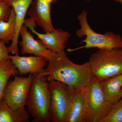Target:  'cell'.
<instances>
[{"mask_svg":"<svg viewBox=\"0 0 122 122\" xmlns=\"http://www.w3.org/2000/svg\"><path fill=\"white\" fill-rule=\"evenodd\" d=\"M40 74L49 82L56 81L65 84L74 90L87 86L92 77L88 62L82 65L72 62L66 52L55 53Z\"/></svg>","mask_w":122,"mask_h":122,"instance_id":"obj_1","label":"cell"},{"mask_svg":"<svg viewBox=\"0 0 122 122\" xmlns=\"http://www.w3.org/2000/svg\"><path fill=\"white\" fill-rule=\"evenodd\" d=\"M50 93L49 82L39 73L33 75L27 97L28 111L32 122H49Z\"/></svg>","mask_w":122,"mask_h":122,"instance_id":"obj_2","label":"cell"},{"mask_svg":"<svg viewBox=\"0 0 122 122\" xmlns=\"http://www.w3.org/2000/svg\"><path fill=\"white\" fill-rule=\"evenodd\" d=\"M87 12L83 10L78 16L81 28L76 32L78 37L86 36L79 44L85 43V45L76 48L69 49L67 51L72 52L82 48L89 49L97 48L98 49L111 50L114 48H122V37L119 34L107 32L104 34L96 32L92 29L87 20Z\"/></svg>","mask_w":122,"mask_h":122,"instance_id":"obj_3","label":"cell"},{"mask_svg":"<svg viewBox=\"0 0 122 122\" xmlns=\"http://www.w3.org/2000/svg\"><path fill=\"white\" fill-rule=\"evenodd\" d=\"M93 77L102 81L122 74V48L99 49L88 61Z\"/></svg>","mask_w":122,"mask_h":122,"instance_id":"obj_4","label":"cell"},{"mask_svg":"<svg viewBox=\"0 0 122 122\" xmlns=\"http://www.w3.org/2000/svg\"><path fill=\"white\" fill-rule=\"evenodd\" d=\"M101 81L93 77L87 86L85 97V122H101L113 105L105 98Z\"/></svg>","mask_w":122,"mask_h":122,"instance_id":"obj_5","label":"cell"},{"mask_svg":"<svg viewBox=\"0 0 122 122\" xmlns=\"http://www.w3.org/2000/svg\"><path fill=\"white\" fill-rule=\"evenodd\" d=\"M49 118L52 122H66L70 101L74 90L56 81L49 82Z\"/></svg>","mask_w":122,"mask_h":122,"instance_id":"obj_6","label":"cell"},{"mask_svg":"<svg viewBox=\"0 0 122 122\" xmlns=\"http://www.w3.org/2000/svg\"><path fill=\"white\" fill-rule=\"evenodd\" d=\"M14 76L13 80L8 81L2 99L11 109L15 110L26 106L33 74H30L28 77Z\"/></svg>","mask_w":122,"mask_h":122,"instance_id":"obj_7","label":"cell"},{"mask_svg":"<svg viewBox=\"0 0 122 122\" xmlns=\"http://www.w3.org/2000/svg\"><path fill=\"white\" fill-rule=\"evenodd\" d=\"M36 22L30 18L25 19L24 24L37 36L44 46L55 53L65 52V50L71 35L62 29H56L53 32L45 34L37 32L35 29Z\"/></svg>","mask_w":122,"mask_h":122,"instance_id":"obj_8","label":"cell"},{"mask_svg":"<svg viewBox=\"0 0 122 122\" xmlns=\"http://www.w3.org/2000/svg\"><path fill=\"white\" fill-rule=\"evenodd\" d=\"M54 0H34L31 8L28 12L30 18L41 27L44 32H53L55 30L51 17V4Z\"/></svg>","mask_w":122,"mask_h":122,"instance_id":"obj_9","label":"cell"},{"mask_svg":"<svg viewBox=\"0 0 122 122\" xmlns=\"http://www.w3.org/2000/svg\"><path fill=\"white\" fill-rule=\"evenodd\" d=\"M20 35L22 38V41L20 42L21 54H32L42 57L47 61L52 58L54 52L46 48L40 40H35L28 31V27L25 24L21 29Z\"/></svg>","mask_w":122,"mask_h":122,"instance_id":"obj_10","label":"cell"},{"mask_svg":"<svg viewBox=\"0 0 122 122\" xmlns=\"http://www.w3.org/2000/svg\"><path fill=\"white\" fill-rule=\"evenodd\" d=\"M9 5L15 12L16 19V32L13 40L8 49L9 53H12L15 55H19L18 48V39L20 30L23 25L25 17L30 6L33 0H5Z\"/></svg>","mask_w":122,"mask_h":122,"instance_id":"obj_11","label":"cell"},{"mask_svg":"<svg viewBox=\"0 0 122 122\" xmlns=\"http://www.w3.org/2000/svg\"><path fill=\"white\" fill-rule=\"evenodd\" d=\"M10 59L16 66L18 75H26L28 74L39 73L47 65V61L39 56H20L19 55L10 56Z\"/></svg>","mask_w":122,"mask_h":122,"instance_id":"obj_12","label":"cell"},{"mask_svg":"<svg viewBox=\"0 0 122 122\" xmlns=\"http://www.w3.org/2000/svg\"><path fill=\"white\" fill-rule=\"evenodd\" d=\"M87 86L74 91L70 101L66 122H85V97Z\"/></svg>","mask_w":122,"mask_h":122,"instance_id":"obj_13","label":"cell"},{"mask_svg":"<svg viewBox=\"0 0 122 122\" xmlns=\"http://www.w3.org/2000/svg\"><path fill=\"white\" fill-rule=\"evenodd\" d=\"M101 85L105 98L112 105L122 98V74L102 81Z\"/></svg>","mask_w":122,"mask_h":122,"instance_id":"obj_14","label":"cell"},{"mask_svg":"<svg viewBox=\"0 0 122 122\" xmlns=\"http://www.w3.org/2000/svg\"><path fill=\"white\" fill-rule=\"evenodd\" d=\"M25 107L14 110L2 99L0 100V122H28L30 118Z\"/></svg>","mask_w":122,"mask_h":122,"instance_id":"obj_15","label":"cell"},{"mask_svg":"<svg viewBox=\"0 0 122 122\" xmlns=\"http://www.w3.org/2000/svg\"><path fill=\"white\" fill-rule=\"evenodd\" d=\"M16 27V19L15 12L12 8L11 14L7 21H0V41L5 44H9L12 41L15 36Z\"/></svg>","mask_w":122,"mask_h":122,"instance_id":"obj_16","label":"cell"},{"mask_svg":"<svg viewBox=\"0 0 122 122\" xmlns=\"http://www.w3.org/2000/svg\"><path fill=\"white\" fill-rule=\"evenodd\" d=\"M15 75H18V71L11 59L0 62V100L3 98L9 79Z\"/></svg>","mask_w":122,"mask_h":122,"instance_id":"obj_17","label":"cell"},{"mask_svg":"<svg viewBox=\"0 0 122 122\" xmlns=\"http://www.w3.org/2000/svg\"><path fill=\"white\" fill-rule=\"evenodd\" d=\"M101 122H122V98L113 105Z\"/></svg>","mask_w":122,"mask_h":122,"instance_id":"obj_18","label":"cell"},{"mask_svg":"<svg viewBox=\"0 0 122 122\" xmlns=\"http://www.w3.org/2000/svg\"><path fill=\"white\" fill-rule=\"evenodd\" d=\"M12 9V7L5 0H0V21L9 20Z\"/></svg>","mask_w":122,"mask_h":122,"instance_id":"obj_19","label":"cell"},{"mask_svg":"<svg viewBox=\"0 0 122 122\" xmlns=\"http://www.w3.org/2000/svg\"><path fill=\"white\" fill-rule=\"evenodd\" d=\"M8 47L2 41H0V62L10 59Z\"/></svg>","mask_w":122,"mask_h":122,"instance_id":"obj_20","label":"cell"},{"mask_svg":"<svg viewBox=\"0 0 122 122\" xmlns=\"http://www.w3.org/2000/svg\"><path fill=\"white\" fill-rule=\"evenodd\" d=\"M113 0L114 1H115L116 2H119V3H120V0Z\"/></svg>","mask_w":122,"mask_h":122,"instance_id":"obj_21","label":"cell"},{"mask_svg":"<svg viewBox=\"0 0 122 122\" xmlns=\"http://www.w3.org/2000/svg\"><path fill=\"white\" fill-rule=\"evenodd\" d=\"M58 0H54L53 1H54V2H56V1H57ZM86 1H89L90 0H86Z\"/></svg>","mask_w":122,"mask_h":122,"instance_id":"obj_22","label":"cell"},{"mask_svg":"<svg viewBox=\"0 0 122 122\" xmlns=\"http://www.w3.org/2000/svg\"><path fill=\"white\" fill-rule=\"evenodd\" d=\"M120 3H121L122 5V0H120Z\"/></svg>","mask_w":122,"mask_h":122,"instance_id":"obj_23","label":"cell"},{"mask_svg":"<svg viewBox=\"0 0 122 122\" xmlns=\"http://www.w3.org/2000/svg\"></svg>","mask_w":122,"mask_h":122,"instance_id":"obj_24","label":"cell"}]
</instances>
